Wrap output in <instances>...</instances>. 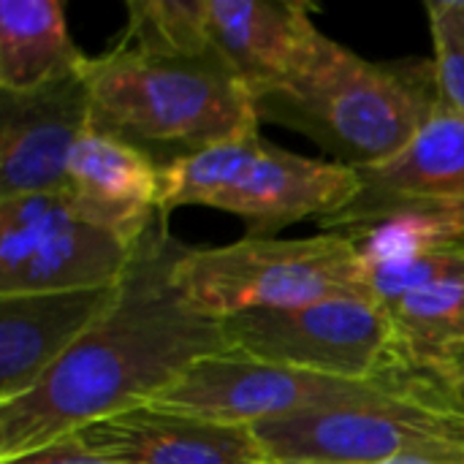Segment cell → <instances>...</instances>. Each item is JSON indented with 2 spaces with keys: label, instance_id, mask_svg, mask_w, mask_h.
Segmentation results:
<instances>
[{
  "label": "cell",
  "instance_id": "8fae6325",
  "mask_svg": "<svg viewBox=\"0 0 464 464\" xmlns=\"http://www.w3.org/2000/svg\"><path fill=\"white\" fill-rule=\"evenodd\" d=\"M98 288L0 296V405L24 397L120 299Z\"/></svg>",
  "mask_w": 464,
  "mask_h": 464
},
{
  "label": "cell",
  "instance_id": "2e32d148",
  "mask_svg": "<svg viewBox=\"0 0 464 464\" xmlns=\"http://www.w3.org/2000/svg\"><path fill=\"white\" fill-rule=\"evenodd\" d=\"M356 171L362 193L353 209L386 201H464V117L440 101L405 150Z\"/></svg>",
  "mask_w": 464,
  "mask_h": 464
},
{
  "label": "cell",
  "instance_id": "9a60e30c",
  "mask_svg": "<svg viewBox=\"0 0 464 464\" xmlns=\"http://www.w3.org/2000/svg\"><path fill=\"white\" fill-rule=\"evenodd\" d=\"M343 231L364 266H397L464 247V201H386L343 209L321 223Z\"/></svg>",
  "mask_w": 464,
  "mask_h": 464
},
{
  "label": "cell",
  "instance_id": "30bf717a",
  "mask_svg": "<svg viewBox=\"0 0 464 464\" xmlns=\"http://www.w3.org/2000/svg\"><path fill=\"white\" fill-rule=\"evenodd\" d=\"M87 128L82 73L35 92H0V201L63 190L71 152Z\"/></svg>",
  "mask_w": 464,
  "mask_h": 464
},
{
  "label": "cell",
  "instance_id": "5b68a950",
  "mask_svg": "<svg viewBox=\"0 0 464 464\" xmlns=\"http://www.w3.org/2000/svg\"><path fill=\"white\" fill-rule=\"evenodd\" d=\"M253 430L272 462L372 464L405 454L464 451V402L435 378L405 372L372 400Z\"/></svg>",
  "mask_w": 464,
  "mask_h": 464
},
{
  "label": "cell",
  "instance_id": "d6986e66",
  "mask_svg": "<svg viewBox=\"0 0 464 464\" xmlns=\"http://www.w3.org/2000/svg\"><path fill=\"white\" fill-rule=\"evenodd\" d=\"M120 44L160 57H212L207 0H130Z\"/></svg>",
  "mask_w": 464,
  "mask_h": 464
},
{
  "label": "cell",
  "instance_id": "6da1fadb",
  "mask_svg": "<svg viewBox=\"0 0 464 464\" xmlns=\"http://www.w3.org/2000/svg\"><path fill=\"white\" fill-rule=\"evenodd\" d=\"M179 250L160 215L133 247L117 304L24 397L0 405V462L139 408L193 362L234 348L226 321L193 313L177 294Z\"/></svg>",
  "mask_w": 464,
  "mask_h": 464
},
{
  "label": "cell",
  "instance_id": "7402d4cb",
  "mask_svg": "<svg viewBox=\"0 0 464 464\" xmlns=\"http://www.w3.org/2000/svg\"><path fill=\"white\" fill-rule=\"evenodd\" d=\"M280 464V462H272ZM372 464H464V451H427V454H405L394 459Z\"/></svg>",
  "mask_w": 464,
  "mask_h": 464
},
{
  "label": "cell",
  "instance_id": "7c38bea8",
  "mask_svg": "<svg viewBox=\"0 0 464 464\" xmlns=\"http://www.w3.org/2000/svg\"><path fill=\"white\" fill-rule=\"evenodd\" d=\"M76 438L117 464H272L253 427L139 405L92 421Z\"/></svg>",
  "mask_w": 464,
  "mask_h": 464
},
{
  "label": "cell",
  "instance_id": "5bb4252c",
  "mask_svg": "<svg viewBox=\"0 0 464 464\" xmlns=\"http://www.w3.org/2000/svg\"><path fill=\"white\" fill-rule=\"evenodd\" d=\"M215 54L245 84L253 101L288 82L324 35L307 3L207 0Z\"/></svg>",
  "mask_w": 464,
  "mask_h": 464
},
{
  "label": "cell",
  "instance_id": "603a6c76",
  "mask_svg": "<svg viewBox=\"0 0 464 464\" xmlns=\"http://www.w3.org/2000/svg\"><path fill=\"white\" fill-rule=\"evenodd\" d=\"M457 394H459V400H462V402H464V383H462V386H459V389H457Z\"/></svg>",
  "mask_w": 464,
  "mask_h": 464
},
{
  "label": "cell",
  "instance_id": "e0dca14e",
  "mask_svg": "<svg viewBox=\"0 0 464 464\" xmlns=\"http://www.w3.org/2000/svg\"><path fill=\"white\" fill-rule=\"evenodd\" d=\"M386 310L402 364L457 392L464 383V256Z\"/></svg>",
  "mask_w": 464,
  "mask_h": 464
},
{
  "label": "cell",
  "instance_id": "7a4b0ae2",
  "mask_svg": "<svg viewBox=\"0 0 464 464\" xmlns=\"http://www.w3.org/2000/svg\"><path fill=\"white\" fill-rule=\"evenodd\" d=\"M440 103L435 63H372L321 35L299 71L256 101L258 120L307 133L337 163L392 160Z\"/></svg>",
  "mask_w": 464,
  "mask_h": 464
},
{
  "label": "cell",
  "instance_id": "ac0fdd59",
  "mask_svg": "<svg viewBox=\"0 0 464 464\" xmlns=\"http://www.w3.org/2000/svg\"><path fill=\"white\" fill-rule=\"evenodd\" d=\"M57 0L0 3V92H35L84 71Z\"/></svg>",
  "mask_w": 464,
  "mask_h": 464
},
{
  "label": "cell",
  "instance_id": "ffe728a7",
  "mask_svg": "<svg viewBox=\"0 0 464 464\" xmlns=\"http://www.w3.org/2000/svg\"><path fill=\"white\" fill-rule=\"evenodd\" d=\"M427 16L440 101L464 117V0H430Z\"/></svg>",
  "mask_w": 464,
  "mask_h": 464
},
{
  "label": "cell",
  "instance_id": "8992f818",
  "mask_svg": "<svg viewBox=\"0 0 464 464\" xmlns=\"http://www.w3.org/2000/svg\"><path fill=\"white\" fill-rule=\"evenodd\" d=\"M226 329L247 356L321 378L370 383L411 372L400 359L389 310L370 296L242 313Z\"/></svg>",
  "mask_w": 464,
  "mask_h": 464
},
{
  "label": "cell",
  "instance_id": "9c48e42d",
  "mask_svg": "<svg viewBox=\"0 0 464 464\" xmlns=\"http://www.w3.org/2000/svg\"><path fill=\"white\" fill-rule=\"evenodd\" d=\"M359 193L362 179L356 169L294 155L261 136L212 207L239 215L250 228L247 237H269L283 226L310 218L324 223L348 209Z\"/></svg>",
  "mask_w": 464,
  "mask_h": 464
},
{
  "label": "cell",
  "instance_id": "ba28073f",
  "mask_svg": "<svg viewBox=\"0 0 464 464\" xmlns=\"http://www.w3.org/2000/svg\"><path fill=\"white\" fill-rule=\"evenodd\" d=\"M394 378L370 383L321 378L269 364L247 356L239 348H231L193 362L171 386H166L144 405L226 427H258L307 411L343 408L372 400Z\"/></svg>",
  "mask_w": 464,
  "mask_h": 464
},
{
  "label": "cell",
  "instance_id": "3957f363",
  "mask_svg": "<svg viewBox=\"0 0 464 464\" xmlns=\"http://www.w3.org/2000/svg\"><path fill=\"white\" fill-rule=\"evenodd\" d=\"M90 128L106 130L152 155L174 147L177 158L258 128L245 84L212 57H160L125 44L87 57Z\"/></svg>",
  "mask_w": 464,
  "mask_h": 464
},
{
  "label": "cell",
  "instance_id": "277c9868",
  "mask_svg": "<svg viewBox=\"0 0 464 464\" xmlns=\"http://www.w3.org/2000/svg\"><path fill=\"white\" fill-rule=\"evenodd\" d=\"M171 283L193 313L212 321L332 296H370L364 266L343 231L307 239L247 237L201 250L182 245Z\"/></svg>",
  "mask_w": 464,
  "mask_h": 464
},
{
  "label": "cell",
  "instance_id": "52a82bcc",
  "mask_svg": "<svg viewBox=\"0 0 464 464\" xmlns=\"http://www.w3.org/2000/svg\"><path fill=\"white\" fill-rule=\"evenodd\" d=\"M133 247L84 220L65 188L0 201V296L120 283Z\"/></svg>",
  "mask_w": 464,
  "mask_h": 464
},
{
  "label": "cell",
  "instance_id": "4fadbf2b",
  "mask_svg": "<svg viewBox=\"0 0 464 464\" xmlns=\"http://www.w3.org/2000/svg\"><path fill=\"white\" fill-rule=\"evenodd\" d=\"M65 193L73 209L136 247L160 212V163L130 141L87 128L68 160Z\"/></svg>",
  "mask_w": 464,
  "mask_h": 464
},
{
  "label": "cell",
  "instance_id": "44dd1931",
  "mask_svg": "<svg viewBox=\"0 0 464 464\" xmlns=\"http://www.w3.org/2000/svg\"><path fill=\"white\" fill-rule=\"evenodd\" d=\"M0 464H117L101 454H95L92 449H87L76 435L60 438L54 443H46L41 449L24 451L19 457L3 459Z\"/></svg>",
  "mask_w": 464,
  "mask_h": 464
}]
</instances>
